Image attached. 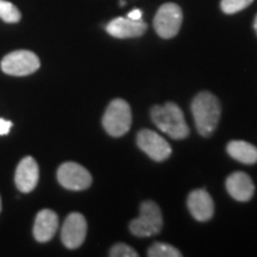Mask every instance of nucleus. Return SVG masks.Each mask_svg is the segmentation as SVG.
<instances>
[{
	"mask_svg": "<svg viewBox=\"0 0 257 257\" xmlns=\"http://www.w3.org/2000/svg\"><path fill=\"white\" fill-rule=\"evenodd\" d=\"M191 108L198 133L202 137H210L220 119L221 107L218 98L210 92H200L193 99Z\"/></svg>",
	"mask_w": 257,
	"mask_h": 257,
	"instance_id": "1",
	"label": "nucleus"
},
{
	"mask_svg": "<svg viewBox=\"0 0 257 257\" xmlns=\"http://www.w3.org/2000/svg\"><path fill=\"white\" fill-rule=\"evenodd\" d=\"M152 119L162 133L174 140H184L189 135V127L186 123L184 112L174 102L156 105L152 108Z\"/></svg>",
	"mask_w": 257,
	"mask_h": 257,
	"instance_id": "2",
	"label": "nucleus"
},
{
	"mask_svg": "<svg viewBox=\"0 0 257 257\" xmlns=\"http://www.w3.org/2000/svg\"><path fill=\"white\" fill-rule=\"evenodd\" d=\"M133 123L131 107L123 99H113L102 117V126L112 137H121L128 133Z\"/></svg>",
	"mask_w": 257,
	"mask_h": 257,
	"instance_id": "3",
	"label": "nucleus"
},
{
	"mask_svg": "<svg viewBox=\"0 0 257 257\" xmlns=\"http://www.w3.org/2000/svg\"><path fill=\"white\" fill-rule=\"evenodd\" d=\"M163 227V218L159 205L152 200L141 205L140 216L131 220L128 229L137 237H152L157 234Z\"/></svg>",
	"mask_w": 257,
	"mask_h": 257,
	"instance_id": "4",
	"label": "nucleus"
},
{
	"mask_svg": "<svg viewBox=\"0 0 257 257\" xmlns=\"http://www.w3.org/2000/svg\"><path fill=\"white\" fill-rule=\"evenodd\" d=\"M182 19L181 8L174 3H167L161 6L154 18V29L160 37L169 40L179 34Z\"/></svg>",
	"mask_w": 257,
	"mask_h": 257,
	"instance_id": "5",
	"label": "nucleus"
},
{
	"mask_svg": "<svg viewBox=\"0 0 257 257\" xmlns=\"http://www.w3.org/2000/svg\"><path fill=\"white\" fill-rule=\"evenodd\" d=\"M3 72L14 76H25L41 67L38 56L30 50H16L6 55L0 63Z\"/></svg>",
	"mask_w": 257,
	"mask_h": 257,
	"instance_id": "6",
	"label": "nucleus"
},
{
	"mask_svg": "<svg viewBox=\"0 0 257 257\" xmlns=\"http://www.w3.org/2000/svg\"><path fill=\"white\" fill-rule=\"evenodd\" d=\"M57 180L64 188L83 191L92 184V176L86 168L75 162H66L57 170Z\"/></svg>",
	"mask_w": 257,
	"mask_h": 257,
	"instance_id": "7",
	"label": "nucleus"
},
{
	"mask_svg": "<svg viewBox=\"0 0 257 257\" xmlns=\"http://www.w3.org/2000/svg\"><path fill=\"white\" fill-rule=\"evenodd\" d=\"M137 144L142 152L157 162H162L172 155L170 144L155 131L148 128H143L138 133Z\"/></svg>",
	"mask_w": 257,
	"mask_h": 257,
	"instance_id": "8",
	"label": "nucleus"
},
{
	"mask_svg": "<svg viewBox=\"0 0 257 257\" xmlns=\"http://www.w3.org/2000/svg\"><path fill=\"white\" fill-rule=\"evenodd\" d=\"M87 233V223L85 217L79 212H73L64 220L61 239L68 249H76L81 246Z\"/></svg>",
	"mask_w": 257,
	"mask_h": 257,
	"instance_id": "9",
	"label": "nucleus"
},
{
	"mask_svg": "<svg viewBox=\"0 0 257 257\" xmlns=\"http://www.w3.org/2000/svg\"><path fill=\"white\" fill-rule=\"evenodd\" d=\"M40 179V168L34 157L27 156L18 163L16 169L15 181L17 188L22 193L34 191Z\"/></svg>",
	"mask_w": 257,
	"mask_h": 257,
	"instance_id": "10",
	"label": "nucleus"
},
{
	"mask_svg": "<svg viewBox=\"0 0 257 257\" xmlns=\"http://www.w3.org/2000/svg\"><path fill=\"white\" fill-rule=\"evenodd\" d=\"M148 25L141 21H134L127 17H118L106 25V31L115 38L141 37L147 31Z\"/></svg>",
	"mask_w": 257,
	"mask_h": 257,
	"instance_id": "11",
	"label": "nucleus"
},
{
	"mask_svg": "<svg viewBox=\"0 0 257 257\" xmlns=\"http://www.w3.org/2000/svg\"><path fill=\"white\" fill-rule=\"evenodd\" d=\"M187 206L198 221H207L213 217L214 205L211 195L205 189H195L188 195Z\"/></svg>",
	"mask_w": 257,
	"mask_h": 257,
	"instance_id": "12",
	"label": "nucleus"
},
{
	"mask_svg": "<svg viewBox=\"0 0 257 257\" xmlns=\"http://www.w3.org/2000/svg\"><path fill=\"white\" fill-rule=\"evenodd\" d=\"M59 229V217L54 211L42 210L38 212L34 224L35 239L40 243H46L55 236Z\"/></svg>",
	"mask_w": 257,
	"mask_h": 257,
	"instance_id": "13",
	"label": "nucleus"
},
{
	"mask_svg": "<svg viewBox=\"0 0 257 257\" xmlns=\"http://www.w3.org/2000/svg\"><path fill=\"white\" fill-rule=\"evenodd\" d=\"M226 189L229 194L237 201H249L255 192L252 180L243 172H236L226 179Z\"/></svg>",
	"mask_w": 257,
	"mask_h": 257,
	"instance_id": "14",
	"label": "nucleus"
},
{
	"mask_svg": "<svg viewBox=\"0 0 257 257\" xmlns=\"http://www.w3.org/2000/svg\"><path fill=\"white\" fill-rule=\"evenodd\" d=\"M226 150L232 159L244 165H253L257 162V148L245 141H231Z\"/></svg>",
	"mask_w": 257,
	"mask_h": 257,
	"instance_id": "15",
	"label": "nucleus"
},
{
	"mask_svg": "<svg viewBox=\"0 0 257 257\" xmlns=\"http://www.w3.org/2000/svg\"><path fill=\"white\" fill-rule=\"evenodd\" d=\"M149 257H181L182 253L179 251L175 246L170 245L168 243L157 242L153 244L148 250Z\"/></svg>",
	"mask_w": 257,
	"mask_h": 257,
	"instance_id": "16",
	"label": "nucleus"
},
{
	"mask_svg": "<svg viewBox=\"0 0 257 257\" xmlns=\"http://www.w3.org/2000/svg\"><path fill=\"white\" fill-rule=\"evenodd\" d=\"M0 18L5 23H18L21 21V11L12 3L0 0Z\"/></svg>",
	"mask_w": 257,
	"mask_h": 257,
	"instance_id": "17",
	"label": "nucleus"
},
{
	"mask_svg": "<svg viewBox=\"0 0 257 257\" xmlns=\"http://www.w3.org/2000/svg\"><path fill=\"white\" fill-rule=\"evenodd\" d=\"M252 2L253 0H221L220 9L224 14L233 15L248 8Z\"/></svg>",
	"mask_w": 257,
	"mask_h": 257,
	"instance_id": "18",
	"label": "nucleus"
},
{
	"mask_svg": "<svg viewBox=\"0 0 257 257\" xmlns=\"http://www.w3.org/2000/svg\"><path fill=\"white\" fill-rule=\"evenodd\" d=\"M111 257H138V252L124 243H117L110 250Z\"/></svg>",
	"mask_w": 257,
	"mask_h": 257,
	"instance_id": "19",
	"label": "nucleus"
},
{
	"mask_svg": "<svg viewBox=\"0 0 257 257\" xmlns=\"http://www.w3.org/2000/svg\"><path fill=\"white\" fill-rule=\"evenodd\" d=\"M12 127L11 121L3 119L0 118V136H4V135H8Z\"/></svg>",
	"mask_w": 257,
	"mask_h": 257,
	"instance_id": "20",
	"label": "nucleus"
},
{
	"mask_svg": "<svg viewBox=\"0 0 257 257\" xmlns=\"http://www.w3.org/2000/svg\"><path fill=\"white\" fill-rule=\"evenodd\" d=\"M126 17L134 19V21H141V19H142V11H141L140 9H135L133 11L128 12Z\"/></svg>",
	"mask_w": 257,
	"mask_h": 257,
	"instance_id": "21",
	"label": "nucleus"
},
{
	"mask_svg": "<svg viewBox=\"0 0 257 257\" xmlns=\"http://www.w3.org/2000/svg\"><path fill=\"white\" fill-rule=\"evenodd\" d=\"M253 29H255V31H256V34H257V15H256V17H255V22H253Z\"/></svg>",
	"mask_w": 257,
	"mask_h": 257,
	"instance_id": "22",
	"label": "nucleus"
},
{
	"mask_svg": "<svg viewBox=\"0 0 257 257\" xmlns=\"http://www.w3.org/2000/svg\"><path fill=\"white\" fill-rule=\"evenodd\" d=\"M119 5L121 6V8H123V6H125V0H120V2H119Z\"/></svg>",
	"mask_w": 257,
	"mask_h": 257,
	"instance_id": "23",
	"label": "nucleus"
},
{
	"mask_svg": "<svg viewBox=\"0 0 257 257\" xmlns=\"http://www.w3.org/2000/svg\"><path fill=\"white\" fill-rule=\"evenodd\" d=\"M0 211H2V198H0Z\"/></svg>",
	"mask_w": 257,
	"mask_h": 257,
	"instance_id": "24",
	"label": "nucleus"
}]
</instances>
